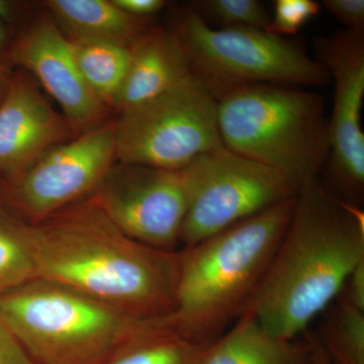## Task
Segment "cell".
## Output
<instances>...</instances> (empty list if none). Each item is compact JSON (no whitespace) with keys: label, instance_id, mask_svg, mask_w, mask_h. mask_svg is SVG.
<instances>
[{"label":"cell","instance_id":"6da1fadb","mask_svg":"<svg viewBox=\"0 0 364 364\" xmlns=\"http://www.w3.org/2000/svg\"><path fill=\"white\" fill-rule=\"evenodd\" d=\"M37 279L59 284L130 317L165 321L174 312L179 250L134 240L92 195L42 221H20Z\"/></svg>","mask_w":364,"mask_h":364},{"label":"cell","instance_id":"7a4b0ae2","mask_svg":"<svg viewBox=\"0 0 364 364\" xmlns=\"http://www.w3.org/2000/svg\"><path fill=\"white\" fill-rule=\"evenodd\" d=\"M364 258V215L320 182L304 186L286 234L246 309L261 327L294 340L341 293Z\"/></svg>","mask_w":364,"mask_h":364},{"label":"cell","instance_id":"3957f363","mask_svg":"<svg viewBox=\"0 0 364 364\" xmlns=\"http://www.w3.org/2000/svg\"><path fill=\"white\" fill-rule=\"evenodd\" d=\"M296 196L179 250L170 327L208 343L245 312L286 234Z\"/></svg>","mask_w":364,"mask_h":364},{"label":"cell","instance_id":"277c9868","mask_svg":"<svg viewBox=\"0 0 364 364\" xmlns=\"http://www.w3.org/2000/svg\"><path fill=\"white\" fill-rule=\"evenodd\" d=\"M0 315L36 364H105L166 325L39 279L0 296Z\"/></svg>","mask_w":364,"mask_h":364},{"label":"cell","instance_id":"5b68a950","mask_svg":"<svg viewBox=\"0 0 364 364\" xmlns=\"http://www.w3.org/2000/svg\"><path fill=\"white\" fill-rule=\"evenodd\" d=\"M224 147L277 170L298 188L318 181L330 154L324 100L310 90L253 85L217 97Z\"/></svg>","mask_w":364,"mask_h":364},{"label":"cell","instance_id":"8992f818","mask_svg":"<svg viewBox=\"0 0 364 364\" xmlns=\"http://www.w3.org/2000/svg\"><path fill=\"white\" fill-rule=\"evenodd\" d=\"M174 33L193 75L214 93L240 86L311 87L329 82L327 72L299 46L267 30L218 28L191 6L179 14Z\"/></svg>","mask_w":364,"mask_h":364},{"label":"cell","instance_id":"52a82bcc","mask_svg":"<svg viewBox=\"0 0 364 364\" xmlns=\"http://www.w3.org/2000/svg\"><path fill=\"white\" fill-rule=\"evenodd\" d=\"M117 162L181 170L223 146L217 97L195 75L114 123Z\"/></svg>","mask_w":364,"mask_h":364},{"label":"cell","instance_id":"ba28073f","mask_svg":"<svg viewBox=\"0 0 364 364\" xmlns=\"http://www.w3.org/2000/svg\"><path fill=\"white\" fill-rule=\"evenodd\" d=\"M188 203L182 248L293 198L298 188L277 170L221 146L183 168Z\"/></svg>","mask_w":364,"mask_h":364},{"label":"cell","instance_id":"9c48e42d","mask_svg":"<svg viewBox=\"0 0 364 364\" xmlns=\"http://www.w3.org/2000/svg\"><path fill=\"white\" fill-rule=\"evenodd\" d=\"M116 162L114 123L48 150L11 177L9 196L20 221H42L88 198Z\"/></svg>","mask_w":364,"mask_h":364},{"label":"cell","instance_id":"30bf717a","mask_svg":"<svg viewBox=\"0 0 364 364\" xmlns=\"http://www.w3.org/2000/svg\"><path fill=\"white\" fill-rule=\"evenodd\" d=\"M93 196L127 236L150 247L177 250L188 203L183 169L117 162Z\"/></svg>","mask_w":364,"mask_h":364},{"label":"cell","instance_id":"8fae6325","mask_svg":"<svg viewBox=\"0 0 364 364\" xmlns=\"http://www.w3.org/2000/svg\"><path fill=\"white\" fill-rule=\"evenodd\" d=\"M315 50L334 83L328 117L330 176L341 200L358 207L364 191V31L343 30L318 38Z\"/></svg>","mask_w":364,"mask_h":364},{"label":"cell","instance_id":"7c38bea8","mask_svg":"<svg viewBox=\"0 0 364 364\" xmlns=\"http://www.w3.org/2000/svg\"><path fill=\"white\" fill-rule=\"evenodd\" d=\"M11 59L33 74L61 107L73 133L95 130L105 124L109 109L83 80L71 43L56 21L43 18L18 40Z\"/></svg>","mask_w":364,"mask_h":364},{"label":"cell","instance_id":"4fadbf2b","mask_svg":"<svg viewBox=\"0 0 364 364\" xmlns=\"http://www.w3.org/2000/svg\"><path fill=\"white\" fill-rule=\"evenodd\" d=\"M72 133L33 81L18 76L0 102V172L20 173Z\"/></svg>","mask_w":364,"mask_h":364},{"label":"cell","instance_id":"5bb4252c","mask_svg":"<svg viewBox=\"0 0 364 364\" xmlns=\"http://www.w3.org/2000/svg\"><path fill=\"white\" fill-rule=\"evenodd\" d=\"M173 31L150 30L132 43V58L112 109L129 111L161 97L193 76Z\"/></svg>","mask_w":364,"mask_h":364},{"label":"cell","instance_id":"9a60e30c","mask_svg":"<svg viewBox=\"0 0 364 364\" xmlns=\"http://www.w3.org/2000/svg\"><path fill=\"white\" fill-rule=\"evenodd\" d=\"M200 364H314L306 342L279 338L245 311L208 346Z\"/></svg>","mask_w":364,"mask_h":364},{"label":"cell","instance_id":"2e32d148","mask_svg":"<svg viewBox=\"0 0 364 364\" xmlns=\"http://www.w3.org/2000/svg\"><path fill=\"white\" fill-rule=\"evenodd\" d=\"M45 6L70 39L107 40L132 44L147 31L145 20L124 13L112 0H49Z\"/></svg>","mask_w":364,"mask_h":364},{"label":"cell","instance_id":"e0dca14e","mask_svg":"<svg viewBox=\"0 0 364 364\" xmlns=\"http://www.w3.org/2000/svg\"><path fill=\"white\" fill-rule=\"evenodd\" d=\"M68 39L83 80L107 109H112L130 66L132 44Z\"/></svg>","mask_w":364,"mask_h":364},{"label":"cell","instance_id":"ac0fdd59","mask_svg":"<svg viewBox=\"0 0 364 364\" xmlns=\"http://www.w3.org/2000/svg\"><path fill=\"white\" fill-rule=\"evenodd\" d=\"M322 314L316 335L331 363L364 364V311L338 296Z\"/></svg>","mask_w":364,"mask_h":364},{"label":"cell","instance_id":"d6986e66","mask_svg":"<svg viewBox=\"0 0 364 364\" xmlns=\"http://www.w3.org/2000/svg\"><path fill=\"white\" fill-rule=\"evenodd\" d=\"M212 343L182 337L167 323L155 334L127 347L105 364H200Z\"/></svg>","mask_w":364,"mask_h":364},{"label":"cell","instance_id":"ffe728a7","mask_svg":"<svg viewBox=\"0 0 364 364\" xmlns=\"http://www.w3.org/2000/svg\"><path fill=\"white\" fill-rule=\"evenodd\" d=\"M37 279L18 220L0 219V296Z\"/></svg>","mask_w":364,"mask_h":364},{"label":"cell","instance_id":"44dd1931","mask_svg":"<svg viewBox=\"0 0 364 364\" xmlns=\"http://www.w3.org/2000/svg\"><path fill=\"white\" fill-rule=\"evenodd\" d=\"M203 20L218 28H252L268 30L270 16L258 0H203L191 6Z\"/></svg>","mask_w":364,"mask_h":364},{"label":"cell","instance_id":"7402d4cb","mask_svg":"<svg viewBox=\"0 0 364 364\" xmlns=\"http://www.w3.org/2000/svg\"><path fill=\"white\" fill-rule=\"evenodd\" d=\"M320 11L321 4L315 0H277L267 31L282 38L296 35Z\"/></svg>","mask_w":364,"mask_h":364},{"label":"cell","instance_id":"603a6c76","mask_svg":"<svg viewBox=\"0 0 364 364\" xmlns=\"http://www.w3.org/2000/svg\"><path fill=\"white\" fill-rule=\"evenodd\" d=\"M321 6L346 30L364 31V0H324Z\"/></svg>","mask_w":364,"mask_h":364},{"label":"cell","instance_id":"cb8c5ba5","mask_svg":"<svg viewBox=\"0 0 364 364\" xmlns=\"http://www.w3.org/2000/svg\"><path fill=\"white\" fill-rule=\"evenodd\" d=\"M0 364H36L0 315Z\"/></svg>","mask_w":364,"mask_h":364},{"label":"cell","instance_id":"d4e9b609","mask_svg":"<svg viewBox=\"0 0 364 364\" xmlns=\"http://www.w3.org/2000/svg\"><path fill=\"white\" fill-rule=\"evenodd\" d=\"M339 296L358 310L364 311V258L349 273Z\"/></svg>","mask_w":364,"mask_h":364},{"label":"cell","instance_id":"484cf974","mask_svg":"<svg viewBox=\"0 0 364 364\" xmlns=\"http://www.w3.org/2000/svg\"><path fill=\"white\" fill-rule=\"evenodd\" d=\"M119 9L134 18L147 20L166 6L164 0H112Z\"/></svg>","mask_w":364,"mask_h":364},{"label":"cell","instance_id":"4316f807","mask_svg":"<svg viewBox=\"0 0 364 364\" xmlns=\"http://www.w3.org/2000/svg\"><path fill=\"white\" fill-rule=\"evenodd\" d=\"M305 337L306 342L310 346L311 352H312L314 364H333L329 356L326 353L325 349L323 348L316 333L306 330Z\"/></svg>","mask_w":364,"mask_h":364},{"label":"cell","instance_id":"83f0119b","mask_svg":"<svg viewBox=\"0 0 364 364\" xmlns=\"http://www.w3.org/2000/svg\"><path fill=\"white\" fill-rule=\"evenodd\" d=\"M13 14V6L9 2L0 0V20H6Z\"/></svg>","mask_w":364,"mask_h":364},{"label":"cell","instance_id":"f1b7e54d","mask_svg":"<svg viewBox=\"0 0 364 364\" xmlns=\"http://www.w3.org/2000/svg\"><path fill=\"white\" fill-rule=\"evenodd\" d=\"M6 32L4 26L0 23V51L6 47Z\"/></svg>","mask_w":364,"mask_h":364},{"label":"cell","instance_id":"f546056e","mask_svg":"<svg viewBox=\"0 0 364 364\" xmlns=\"http://www.w3.org/2000/svg\"><path fill=\"white\" fill-rule=\"evenodd\" d=\"M2 85H4V82H2L1 76H0V92H1Z\"/></svg>","mask_w":364,"mask_h":364}]
</instances>
